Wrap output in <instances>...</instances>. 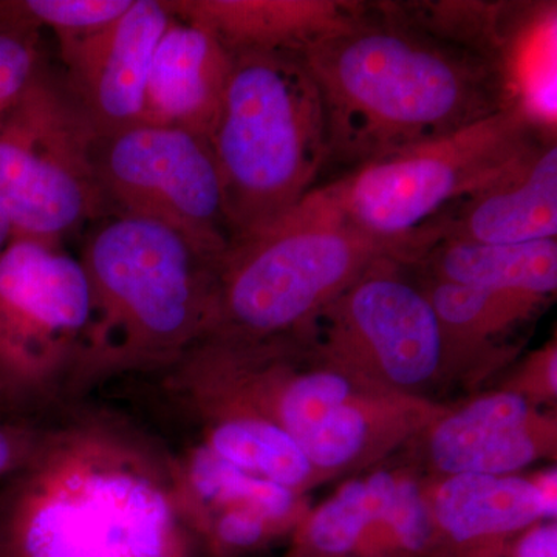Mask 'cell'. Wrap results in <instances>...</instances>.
Returning <instances> with one entry per match:
<instances>
[{"instance_id":"1","label":"cell","mask_w":557,"mask_h":557,"mask_svg":"<svg viewBox=\"0 0 557 557\" xmlns=\"http://www.w3.org/2000/svg\"><path fill=\"white\" fill-rule=\"evenodd\" d=\"M0 557H201L171 450L100 410L40 426L0 482Z\"/></svg>"},{"instance_id":"2","label":"cell","mask_w":557,"mask_h":557,"mask_svg":"<svg viewBox=\"0 0 557 557\" xmlns=\"http://www.w3.org/2000/svg\"><path fill=\"white\" fill-rule=\"evenodd\" d=\"M300 57L327 127L322 185L509 110L490 62L418 27L395 2L359 3Z\"/></svg>"},{"instance_id":"3","label":"cell","mask_w":557,"mask_h":557,"mask_svg":"<svg viewBox=\"0 0 557 557\" xmlns=\"http://www.w3.org/2000/svg\"><path fill=\"white\" fill-rule=\"evenodd\" d=\"M166 373L177 398L228 403L276 424L322 483L372 471L449 408L355 379L325 361L302 335L207 338Z\"/></svg>"},{"instance_id":"4","label":"cell","mask_w":557,"mask_h":557,"mask_svg":"<svg viewBox=\"0 0 557 557\" xmlns=\"http://www.w3.org/2000/svg\"><path fill=\"white\" fill-rule=\"evenodd\" d=\"M90 321L69 397L131 373L168 372L214 319L218 263L175 231L116 214L79 256Z\"/></svg>"},{"instance_id":"5","label":"cell","mask_w":557,"mask_h":557,"mask_svg":"<svg viewBox=\"0 0 557 557\" xmlns=\"http://www.w3.org/2000/svg\"><path fill=\"white\" fill-rule=\"evenodd\" d=\"M209 143L231 245L269 228L314 193L327 170V127L300 53L233 57Z\"/></svg>"},{"instance_id":"6","label":"cell","mask_w":557,"mask_h":557,"mask_svg":"<svg viewBox=\"0 0 557 557\" xmlns=\"http://www.w3.org/2000/svg\"><path fill=\"white\" fill-rule=\"evenodd\" d=\"M387 256L401 259L397 249L350 225L314 190L269 228L231 245L220 259L207 338L298 335Z\"/></svg>"},{"instance_id":"7","label":"cell","mask_w":557,"mask_h":557,"mask_svg":"<svg viewBox=\"0 0 557 557\" xmlns=\"http://www.w3.org/2000/svg\"><path fill=\"white\" fill-rule=\"evenodd\" d=\"M516 110L358 168L317 190L355 228L397 249L408 262L413 240L440 212L496 180L544 139Z\"/></svg>"},{"instance_id":"8","label":"cell","mask_w":557,"mask_h":557,"mask_svg":"<svg viewBox=\"0 0 557 557\" xmlns=\"http://www.w3.org/2000/svg\"><path fill=\"white\" fill-rule=\"evenodd\" d=\"M97 139L64 76L46 62L0 115V211L11 237L60 245L110 211L95 172Z\"/></svg>"},{"instance_id":"9","label":"cell","mask_w":557,"mask_h":557,"mask_svg":"<svg viewBox=\"0 0 557 557\" xmlns=\"http://www.w3.org/2000/svg\"><path fill=\"white\" fill-rule=\"evenodd\" d=\"M90 321L79 259L11 237L0 251V418L69 397Z\"/></svg>"},{"instance_id":"10","label":"cell","mask_w":557,"mask_h":557,"mask_svg":"<svg viewBox=\"0 0 557 557\" xmlns=\"http://www.w3.org/2000/svg\"><path fill=\"white\" fill-rule=\"evenodd\" d=\"M298 335L335 368L398 394L431 398L429 391L454 381L442 322L394 256L373 263Z\"/></svg>"},{"instance_id":"11","label":"cell","mask_w":557,"mask_h":557,"mask_svg":"<svg viewBox=\"0 0 557 557\" xmlns=\"http://www.w3.org/2000/svg\"><path fill=\"white\" fill-rule=\"evenodd\" d=\"M94 164L110 211L168 226L219 267L233 236L208 138L137 124L98 137Z\"/></svg>"},{"instance_id":"12","label":"cell","mask_w":557,"mask_h":557,"mask_svg":"<svg viewBox=\"0 0 557 557\" xmlns=\"http://www.w3.org/2000/svg\"><path fill=\"white\" fill-rule=\"evenodd\" d=\"M406 448L432 479L518 474L537 461L555 460L557 420L498 388L449 406Z\"/></svg>"},{"instance_id":"13","label":"cell","mask_w":557,"mask_h":557,"mask_svg":"<svg viewBox=\"0 0 557 557\" xmlns=\"http://www.w3.org/2000/svg\"><path fill=\"white\" fill-rule=\"evenodd\" d=\"M170 20L166 0H134L100 30L58 39L62 76L98 137L141 124L150 62Z\"/></svg>"},{"instance_id":"14","label":"cell","mask_w":557,"mask_h":557,"mask_svg":"<svg viewBox=\"0 0 557 557\" xmlns=\"http://www.w3.org/2000/svg\"><path fill=\"white\" fill-rule=\"evenodd\" d=\"M556 468L534 478L461 474L424 479L435 528V555L497 557L509 541L556 520Z\"/></svg>"},{"instance_id":"15","label":"cell","mask_w":557,"mask_h":557,"mask_svg":"<svg viewBox=\"0 0 557 557\" xmlns=\"http://www.w3.org/2000/svg\"><path fill=\"white\" fill-rule=\"evenodd\" d=\"M547 239H557L556 138L539 143L496 180L440 212L413 240L409 260L435 242Z\"/></svg>"},{"instance_id":"16","label":"cell","mask_w":557,"mask_h":557,"mask_svg":"<svg viewBox=\"0 0 557 557\" xmlns=\"http://www.w3.org/2000/svg\"><path fill=\"white\" fill-rule=\"evenodd\" d=\"M233 57L196 22L171 13L150 62L141 124L211 137Z\"/></svg>"},{"instance_id":"17","label":"cell","mask_w":557,"mask_h":557,"mask_svg":"<svg viewBox=\"0 0 557 557\" xmlns=\"http://www.w3.org/2000/svg\"><path fill=\"white\" fill-rule=\"evenodd\" d=\"M175 16L196 22L231 57L302 53L359 9L357 0H166Z\"/></svg>"},{"instance_id":"18","label":"cell","mask_w":557,"mask_h":557,"mask_svg":"<svg viewBox=\"0 0 557 557\" xmlns=\"http://www.w3.org/2000/svg\"><path fill=\"white\" fill-rule=\"evenodd\" d=\"M412 273L445 330L454 381L479 379L511 358L516 350L507 344L509 336L549 304L533 296L450 284Z\"/></svg>"},{"instance_id":"19","label":"cell","mask_w":557,"mask_h":557,"mask_svg":"<svg viewBox=\"0 0 557 557\" xmlns=\"http://www.w3.org/2000/svg\"><path fill=\"white\" fill-rule=\"evenodd\" d=\"M421 276L533 298H555L557 239L525 244L435 242L408 262Z\"/></svg>"},{"instance_id":"20","label":"cell","mask_w":557,"mask_h":557,"mask_svg":"<svg viewBox=\"0 0 557 557\" xmlns=\"http://www.w3.org/2000/svg\"><path fill=\"white\" fill-rule=\"evenodd\" d=\"M199 421L201 445L234 467L299 494L321 485L317 469L281 428L244 408L205 398H182Z\"/></svg>"},{"instance_id":"21","label":"cell","mask_w":557,"mask_h":557,"mask_svg":"<svg viewBox=\"0 0 557 557\" xmlns=\"http://www.w3.org/2000/svg\"><path fill=\"white\" fill-rule=\"evenodd\" d=\"M403 467L348 480L293 531L285 557H357L370 528L394 500Z\"/></svg>"},{"instance_id":"22","label":"cell","mask_w":557,"mask_h":557,"mask_svg":"<svg viewBox=\"0 0 557 557\" xmlns=\"http://www.w3.org/2000/svg\"><path fill=\"white\" fill-rule=\"evenodd\" d=\"M40 32L22 11L20 0H0V115L46 64Z\"/></svg>"},{"instance_id":"23","label":"cell","mask_w":557,"mask_h":557,"mask_svg":"<svg viewBox=\"0 0 557 557\" xmlns=\"http://www.w3.org/2000/svg\"><path fill=\"white\" fill-rule=\"evenodd\" d=\"M134 0H20L22 11L58 39L87 35L119 20Z\"/></svg>"},{"instance_id":"24","label":"cell","mask_w":557,"mask_h":557,"mask_svg":"<svg viewBox=\"0 0 557 557\" xmlns=\"http://www.w3.org/2000/svg\"><path fill=\"white\" fill-rule=\"evenodd\" d=\"M500 388L520 395L537 408L555 406L557 398L556 341H549L544 347L528 355Z\"/></svg>"},{"instance_id":"25","label":"cell","mask_w":557,"mask_h":557,"mask_svg":"<svg viewBox=\"0 0 557 557\" xmlns=\"http://www.w3.org/2000/svg\"><path fill=\"white\" fill-rule=\"evenodd\" d=\"M40 426L32 418H0V482L28 460L38 443Z\"/></svg>"},{"instance_id":"26","label":"cell","mask_w":557,"mask_h":557,"mask_svg":"<svg viewBox=\"0 0 557 557\" xmlns=\"http://www.w3.org/2000/svg\"><path fill=\"white\" fill-rule=\"evenodd\" d=\"M509 557H557L556 520L534 523L509 541Z\"/></svg>"}]
</instances>
